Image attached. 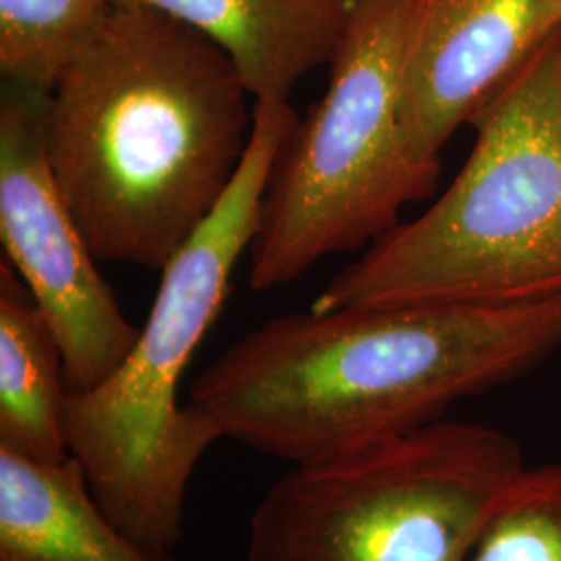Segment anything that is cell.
<instances>
[{
  "label": "cell",
  "mask_w": 561,
  "mask_h": 561,
  "mask_svg": "<svg viewBox=\"0 0 561 561\" xmlns=\"http://www.w3.org/2000/svg\"><path fill=\"white\" fill-rule=\"evenodd\" d=\"M352 2H354V0H352Z\"/></svg>",
  "instance_id": "9a60e30c"
},
{
  "label": "cell",
  "mask_w": 561,
  "mask_h": 561,
  "mask_svg": "<svg viewBox=\"0 0 561 561\" xmlns=\"http://www.w3.org/2000/svg\"><path fill=\"white\" fill-rule=\"evenodd\" d=\"M0 561H171L111 520L80 461L27 458L0 445Z\"/></svg>",
  "instance_id": "30bf717a"
},
{
  "label": "cell",
  "mask_w": 561,
  "mask_h": 561,
  "mask_svg": "<svg viewBox=\"0 0 561 561\" xmlns=\"http://www.w3.org/2000/svg\"><path fill=\"white\" fill-rule=\"evenodd\" d=\"M0 266V445L27 458L59 463L67 458V381L59 343L41 308Z\"/></svg>",
  "instance_id": "8fae6325"
},
{
  "label": "cell",
  "mask_w": 561,
  "mask_h": 561,
  "mask_svg": "<svg viewBox=\"0 0 561 561\" xmlns=\"http://www.w3.org/2000/svg\"><path fill=\"white\" fill-rule=\"evenodd\" d=\"M113 9V0H0L2 83L50 94Z\"/></svg>",
  "instance_id": "7c38bea8"
},
{
  "label": "cell",
  "mask_w": 561,
  "mask_h": 561,
  "mask_svg": "<svg viewBox=\"0 0 561 561\" xmlns=\"http://www.w3.org/2000/svg\"><path fill=\"white\" fill-rule=\"evenodd\" d=\"M410 0H354L321 101L280 148L250 248V287L300 279L322 259L381 240L435 190L401 123Z\"/></svg>",
  "instance_id": "5b68a950"
},
{
  "label": "cell",
  "mask_w": 561,
  "mask_h": 561,
  "mask_svg": "<svg viewBox=\"0 0 561 561\" xmlns=\"http://www.w3.org/2000/svg\"><path fill=\"white\" fill-rule=\"evenodd\" d=\"M229 55L115 7L44 106L53 178L96 261L162 271L225 201L254 131Z\"/></svg>",
  "instance_id": "7a4b0ae2"
},
{
  "label": "cell",
  "mask_w": 561,
  "mask_h": 561,
  "mask_svg": "<svg viewBox=\"0 0 561 561\" xmlns=\"http://www.w3.org/2000/svg\"><path fill=\"white\" fill-rule=\"evenodd\" d=\"M474 148L419 219L375 241L310 308L522 306L561 298L556 36L472 121Z\"/></svg>",
  "instance_id": "277c9868"
},
{
  "label": "cell",
  "mask_w": 561,
  "mask_h": 561,
  "mask_svg": "<svg viewBox=\"0 0 561 561\" xmlns=\"http://www.w3.org/2000/svg\"><path fill=\"white\" fill-rule=\"evenodd\" d=\"M561 350V298L522 306L387 304L291 312L231 343L190 405L222 439L298 463L443 421Z\"/></svg>",
  "instance_id": "6da1fadb"
},
{
  "label": "cell",
  "mask_w": 561,
  "mask_h": 561,
  "mask_svg": "<svg viewBox=\"0 0 561 561\" xmlns=\"http://www.w3.org/2000/svg\"><path fill=\"white\" fill-rule=\"evenodd\" d=\"M48 94L2 83L0 238L59 343L69 393L106 381L140 337L59 192L44 140Z\"/></svg>",
  "instance_id": "52a82bcc"
},
{
  "label": "cell",
  "mask_w": 561,
  "mask_h": 561,
  "mask_svg": "<svg viewBox=\"0 0 561 561\" xmlns=\"http://www.w3.org/2000/svg\"><path fill=\"white\" fill-rule=\"evenodd\" d=\"M526 466L514 435L445 419L291 466L252 514L248 561H466Z\"/></svg>",
  "instance_id": "8992f818"
},
{
  "label": "cell",
  "mask_w": 561,
  "mask_h": 561,
  "mask_svg": "<svg viewBox=\"0 0 561 561\" xmlns=\"http://www.w3.org/2000/svg\"><path fill=\"white\" fill-rule=\"evenodd\" d=\"M556 60H558V69H560L561 76V27L556 34Z\"/></svg>",
  "instance_id": "5bb4252c"
},
{
  "label": "cell",
  "mask_w": 561,
  "mask_h": 561,
  "mask_svg": "<svg viewBox=\"0 0 561 561\" xmlns=\"http://www.w3.org/2000/svg\"><path fill=\"white\" fill-rule=\"evenodd\" d=\"M183 21L221 46L256 101L289 102L340 50L352 0H113Z\"/></svg>",
  "instance_id": "9c48e42d"
},
{
  "label": "cell",
  "mask_w": 561,
  "mask_h": 561,
  "mask_svg": "<svg viewBox=\"0 0 561 561\" xmlns=\"http://www.w3.org/2000/svg\"><path fill=\"white\" fill-rule=\"evenodd\" d=\"M466 561H561V460L526 466Z\"/></svg>",
  "instance_id": "4fadbf2b"
},
{
  "label": "cell",
  "mask_w": 561,
  "mask_h": 561,
  "mask_svg": "<svg viewBox=\"0 0 561 561\" xmlns=\"http://www.w3.org/2000/svg\"><path fill=\"white\" fill-rule=\"evenodd\" d=\"M561 27V0H410L401 123L414 154L442 150Z\"/></svg>",
  "instance_id": "ba28073f"
},
{
  "label": "cell",
  "mask_w": 561,
  "mask_h": 561,
  "mask_svg": "<svg viewBox=\"0 0 561 561\" xmlns=\"http://www.w3.org/2000/svg\"><path fill=\"white\" fill-rule=\"evenodd\" d=\"M285 101L254 102V131L238 178L198 233L162 268L140 337L99 387L69 393L65 435L102 512L141 545L171 553L183 535L190 482L221 433L180 381L221 314L241 254L259 231L280 148L298 123Z\"/></svg>",
  "instance_id": "3957f363"
}]
</instances>
